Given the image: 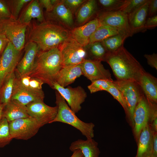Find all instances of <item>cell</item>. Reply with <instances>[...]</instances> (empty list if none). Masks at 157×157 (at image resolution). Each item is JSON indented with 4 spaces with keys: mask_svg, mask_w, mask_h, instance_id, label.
I'll list each match as a JSON object with an SVG mask.
<instances>
[{
    "mask_svg": "<svg viewBox=\"0 0 157 157\" xmlns=\"http://www.w3.org/2000/svg\"><path fill=\"white\" fill-rule=\"evenodd\" d=\"M9 40L6 36L2 34H0V56L6 48L9 42Z\"/></svg>",
    "mask_w": 157,
    "mask_h": 157,
    "instance_id": "7bdbcfd3",
    "label": "cell"
},
{
    "mask_svg": "<svg viewBox=\"0 0 157 157\" xmlns=\"http://www.w3.org/2000/svg\"><path fill=\"white\" fill-rule=\"evenodd\" d=\"M154 131L148 124L142 130L138 140V149L135 157H147L152 155Z\"/></svg>",
    "mask_w": 157,
    "mask_h": 157,
    "instance_id": "d6986e66",
    "label": "cell"
},
{
    "mask_svg": "<svg viewBox=\"0 0 157 157\" xmlns=\"http://www.w3.org/2000/svg\"><path fill=\"white\" fill-rule=\"evenodd\" d=\"M13 139L27 140L35 135L41 126L31 117L17 119L9 123Z\"/></svg>",
    "mask_w": 157,
    "mask_h": 157,
    "instance_id": "9c48e42d",
    "label": "cell"
},
{
    "mask_svg": "<svg viewBox=\"0 0 157 157\" xmlns=\"http://www.w3.org/2000/svg\"><path fill=\"white\" fill-rule=\"evenodd\" d=\"M24 53L18 62L15 72L19 76L28 75L34 65L39 50L37 44L27 42L24 47Z\"/></svg>",
    "mask_w": 157,
    "mask_h": 157,
    "instance_id": "2e32d148",
    "label": "cell"
},
{
    "mask_svg": "<svg viewBox=\"0 0 157 157\" xmlns=\"http://www.w3.org/2000/svg\"><path fill=\"white\" fill-rule=\"evenodd\" d=\"M1 56H0V59Z\"/></svg>",
    "mask_w": 157,
    "mask_h": 157,
    "instance_id": "816d5d0a",
    "label": "cell"
},
{
    "mask_svg": "<svg viewBox=\"0 0 157 157\" xmlns=\"http://www.w3.org/2000/svg\"><path fill=\"white\" fill-rule=\"evenodd\" d=\"M28 24L10 18L0 20V31L18 51L24 48L26 32Z\"/></svg>",
    "mask_w": 157,
    "mask_h": 157,
    "instance_id": "8992f818",
    "label": "cell"
},
{
    "mask_svg": "<svg viewBox=\"0 0 157 157\" xmlns=\"http://www.w3.org/2000/svg\"><path fill=\"white\" fill-rule=\"evenodd\" d=\"M151 110L150 101L144 94L139 101L133 115V132L137 141L142 129L149 123Z\"/></svg>",
    "mask_w": 157,
    "mask_h": 157,
    "instance_id": "5bb4252c",
    "label": "cell"
},
{
    "mask_svg": "<svg viewBox=\"0 0 157 157\" xmlns=\"http://www.w3.org/2000/svg\"><path fill=\"white\" fill-rule=\"evenodd\" d=\"M31 0H6L13 18L17 19L22 9Z\"/></svg>",
    "mask_w": 157,
    "mask_h": 157,
    "instance_id": "d6a6232c",
    "label": "cell"
},
{
    "mask_svg": "<svg viewBox=\"0 0 157 157\" xmlns=\"http://www.w3.org/2000/svg\"><path fill=\"white\" fill-rule=\"evenodd\" d=\"M118 80H132L138 83L145 70L140 63L124 47L109 53L106 60Z\"/></svg>",
    "mask_w": 157,
    "mask_h": 157,
    "instance_id": "7a4b0ae2",
    "label": "cell"
},
{
    "mask_svg": "<svg viewBox=\"0 0 157 157\" xmlns=\"http://www.w3.org/2000/svg\"><path fill=\"white\" fill-rule=\"evenodd\" d=\"M157 12V0H149L148 9V17L155 16Z\"/></svg>",
    "mask_w": 157,
    "mask_h": 157,
    "instance_id": "b9f144b4",
    "label": "cell"
},
{
    "mask_svg": "<svg viewBox=\"0 0 157 157\" xmlns=\"http://www.w3.org/2000/svg\"><path fill=\"white\" fill-rule=\"evenodd\" d=\"M84 47L87 53V59L105 62L109 53L101 42L90 43Z\"/></svg>",
    "mask_w": 157,
    "mask_h": 157,
    "instance_id": "4316f807",
    "label": "cell"
},
{
    "mask_svg": "<svg viewBox=\"0 0 157 157\" xmlns=\"http://www.w3.org/2000/svg\"><path fill=\"white\" fill-rule=\"evenodd\" d=\"M144 57L147 60L148 64L151 67L157 69V54L153 53L151 54H145Z\"/></svg>",
    "mask_w": 157,
    "mask_h": 157,
    "instance_id": "60d3db41",
    "label": "cell"
},
{
    "mask_svg": "<svg viewBox=\"0 0 157 157\" xmlns=\"http://www.w3.org/2000/svg\"><path fill=\"white\" fill-rule=\"evenodd\" d=\"M1 34V33H0V34Z\"/></svg>",
    "mask_w": 157,
    "mask_h": 157,
    "instance_id": "f907efd6",
    "label": "cell"
},
{
    "mask_svg": "<svg viewBox=\"0 0 157 157\" xmlns=\"http://www.w3.org/2000/svg\"><path fill=\"white\" fill-rule=\"evenodd\" d=\"M85 0H63L66 7L73 14L76 13L80 6L86 1Z\"/></svg>",
    "mask_w": 157,
    "mask_h": 157,
    "instance_id": "8d00e7d4",
    "label": "cell"
},
{
    "mask_svg": "<svg viewBox=\"0 0 157 157\" xmlns=\"http://www.w3.org/2000/svg\"><path fill=\"white\" fill-rule=\"evenodd\" d=\"M56 106L58 107L56 115L51 123L59 122L68 124L79 130L87 138H93L94 136L92 123H86L81 120L70 108L65 100L56 90Z\"/></svg>",
    "mask_w": 157,
    "mask_h": 157,
    "instance_id": "277c9868",
    "label": "cell"
},
{
    "mask_svg": "<svg viewBox=\"0 0 157 157\" xmlns=\"http://www.w3.org/2000/svg\"><path fill=\"white\" fill-rule=\"evenodd\" d=\"M29 117L26 106L11 101L4 106L3 110L2 117L5 118L9 123Z\"/></svg>",
    "mask_w": 157,
    "mask_h": 157,
    "instance_id": "d4e9b609",
    "label": "cell"
},
{
    "mask_svg": "<svg viewBox=\"0 0 157 157\" xmlns=\"http://www.w3.org/2000/svg\"><path fill=\"white\" fill-rule=\"evenodd\" d=\"M127 38L123 35L118 34L109 37L101 42L108 51L112 53L123 46L124 40Z\"/></svg>",
    "mask_w": 157,
    "mask_h": 157,
    "instance_id": "f546056e",
    "label": "cell"
},
{
    "mask_svg": "<svg viewBox=\"0 0 157 157\" xmlns=\"http://www.w3.org/2000/svg\"><path fill=\"white\" fill-rule=\"evenodd\" d=\"M96 17L101 25L110 26L127 38L133 35L129 24L128 15L121 10L99 12Z\"/></svg>",
    "mask_w": 157,
    "mask_h": 157,
    "instance_id": "ba28073f",
    "label": "cell"
},
{
    "mask_svg": "<svg viewBox=\"0 0 157 157\" xmlns=\"http://www.w3.org/2000/svg\"><path fill=\"white\" fill-rule=\"evenodd\" d=\"M70 157H84L81 150L77 149L73 151V153Z\"/></svg>",
    "mask_w": 157,
    "mask_h": 157,
    "instance_id": "7dc6e473",
    "label": "cell"
},
{
    "mask_svg": "<svg viewBox=\"0 0 157 157\" xmlns=\"http://www.w3.org/2000/svg\"><path fill=\"white\" fill-rule=\"evenodd\" d=\"M26 107L29 116L35 119L41 127L47 124L51 123L58 111L56 106H49L45 104L43 100L32 102Z\"/></svg>",
    "mask_w": 157,
    "mask_h": 157,
    "instance_id": "30bf717a",
    "label": "cell"
},
{
    "mask_svg": "<svg viewBox=\"0 0 157 157\" xmlns=\"http://www.w3.org/2000/svg\"><path fill=\"white\" fill-rule=\"evenodd\" d=\"M97 0H86L79 8L76 12L77 23L82 25L88 21L95 15H97L99 11Z\"/></svg>",
    "mask_w": 157,
    "mask_h": 157,
    "instance_id": "484cf974",
    "label": "cell"
},
{
    "mask_svg": "<svg viewBox=\"0 0 157 157\" xmlns=\"http://www.w3.org/2000/svg\"><path fill=\"white\" fill-rule=\"evenodd\" d=\"M44 83L42 81L38 78L31 77L29 88L35 90H42V86Z\"/></svg>",
    "mask_w": 157,
    "mask_h": 157,
    "instance_id": "f35d334b",
    "label": "cell"
},
{
    "mask_svg": "<svg viewBox=\"0 0 157 157\" xmlns=\"http://www.w3.org/2000/svg\"><path fill=\"white\" fill-rule=\"evenodd\" d=\"M21 53L9 42L0 59V88L6 77L15 71Z\"/></svg>",
    "mask_w": 157,
    "mask_h": 157,
    "instance_id": "4fadbf2b",
    "label": "cell"
},
{
    "mask_svg": "<svg viewBox=\"0 0 157 157\" xmlns=\"http://www.w3.org/2000/svg\"><path fill=\"white\" fill-rule=\"evenodd\" d=\"M10 18L13 17L10 11L6 0H0V20Z\"/></svg>",
    "mask_w": 157,
    "mask_h": 157,
    "instance_id": "74e56055",
    "label": "cell"
},
{
    "mask_svg": "<svg viewBox=\"0 0 157 157\" xmlns=\"http://www.w3.org/2000/svg\"><path fill=\"white\" fill-rule=\"evenodd\" d=\"M19 76L22 85L25 88H29V81L31 77L28 75H25L21 77Z\"/></svg>",
    "mask_w": 157,
    "mask_h": 157,
    "instance_id": "bcb514c9",
    "label": "cell"
},
{
    "mask_svg": "<svg viewBox=\"0 0 157 157\" xmlns=\"http://www.w3.org/2000/svg\"><path fill=\"white\" fill-rule=\"evenodd\" d=\"M81 64L63 67L57 76L55 82L63 87L73 83L76 78L83 75Z\"/></svg>",
    "mask_w": 157,
    "mask_h": 157,
    "instance_id": "7402d4cb",
    "label": "cell"
},
{
    "mask_svg": "<svg viewBox=\"0 0 157 157\" xmlns=\"http://www.w3.org/2000/svg\"><path fill=\"white\" fill-rule=\"evenodd\" d=\"M157 26V15H156L151 17H148L146 21L144 28L146 29H152Z\"/></svg>",
    "mask_w": 157,
    "mask_h": 157,
    "instance_id": "ab89813d",
    "label": "cell"
},
{
    "mask_svg": "<svg viewBox=\"0 0 157 157\" xmlns=\"http://www.w3.org/2000/svg\"><path fill=\"white\" fill-rule=\"evenodd\" d=\"M47 13L49 18L58 21L66 27L72 28L73 27V14L64 5L62 0H59L53 10Z\"/></svg>",
    "mask_w": 157,
    "mask_h": 157,
    "instance_id": "44dd1931",
    "label": "cell"
},
{
    "mask_svg": "<svg viewBox=\"0 0 157 157\" xmlns=\"http://www.w3.org/2000/svg\"><path fill=\"white\" fill-rule=\"evenodd\" d=\"M101 62L85 59L81 64L83 75L91 81L100 79L113 81L109 71L104 68Z\"/></svg>",
    "mask_w": 157,
    "mask_h": 157,
    "instance_id": "9a60e30c",
    "label": "cell"
},
{
    "mask_svg": "<svg viewBox=\"0 0 157 157\" xmlns=\"http://www.w3.org/2000/svg\"><path fill=\"white\" fill-rule=\"evenodd\" d=\"M119 34L115 29L105 25H101L90 37V43L101 42L111 36Z\"/></svg>",
    "mask_w": 157,
    "mask_h": 157,
    "instance_id": "f1b7e54d",
    "label": "cell"
},
{
    "mask_svg": "<svg viewBox=\"0 0 157 157\" xmlns=\"http://www.w3.org/2000/svg\"><path fill=\"white\" fill-rule=\"evenodd\" d=\"M149 0L128 15L129 24L133 35L145 31L144 24L148 16Z\"/></svg>",
    "mask_w": 157,
    "mask_h": 157,
    "instance_id": "ffe728a7",
    "label": "cell"
},
{
    "mask_svg": "<svg viewBox=\"0 0 157 157\" xmlns=\"http://www.w3.org/2000/svg\"><path fill=\"white\" fill-rule=\"evenodd\" d=\"M148 0H127L126 3L121 10L128 15L141 6Z\"/></svg>",
    "mask_w": 157,
    "mask_h": 157,
    "instance_id": "d590c367",
    "label": "cell"
},
{
    "mask_svg": "<svg viewBox=\"0 0 157 157\" xmlns=\"http://www.w3.org/2000/svg\"><path fill=\"white\" fill-rule=\"evenodd\" d=\"M138 83L148 99L157 103V78L145 71L140 76Z\"/></svg>",
    "mask_w": 157,
    "mask_h": 157,
    "instance_id": "603a6c76",
    "label": "cell"
},
{
    "mask_svg": "<svg viewBox=\"0 0 157 157\" xmlns=\"http://www.w3.org/2000/svg\"><path fill=\"white\" fill-rule=\"evenodd\" d=\"M107 92L110 93L114 99L119 102L123 108L127 115V110L124 98L120 91L115 85L113 82L111 85Z\"/></svg>",
    "mask_w": 157,
    "mask_h": 157,
    "instance_id": "e575fe53",
    "label": "cell"
},
{
    "mask_svg": "<svg viewBox=\"0 0 157 157\" xmlns=\"http://www.w3.org/2000/svg\"><path fill=\"white\" fill-rule=\"evenodd\" d=\"M100 25L98 19L96 17L84 24L72 29V37L81 45L85 47L90 42V37Z\"/></svg>",
    "mask_w": 157,
    "mask_h": 157,
    "instance_id": "e0dca14e",
    "label": "cell"
},
{
    "mask_svg": "<svg viewBox=\"0 0 157 157\" xmlns=\"http://www.w3.org/2000/svg\"><path fill=\"white\" fill-rule=\"evenodd\" d=\"M151 157H157V132H154L153 150Z\"/></svg>",
    "mask_w": 157,
    "mask_h": 157,
    "instance_id": "f6af8a7d",
    "label": "cell"
},
{
    "mask_svg": "<svg viewBox=\"0 0 157 157\" xmlns=\"http://www.w3.org/2000/svg\"><path fill=\"white\" fill-rule=\"evenodd\" d=\"M151 157V156H149V157Z\"/></svg>",
    "mask_w": 157,
    "mask_h": 157,
    "instance_id": "681fc988",
    "label": "cell"
},
{
    "mask_svg": "<svg viewBox=\"0 0 157 157\" xmlns=\"http://www.w3.org/2000/svg\"><path fill=\"white\" fill-rule=\"evenodd\" d=\"M51 88L55 90L61 94L70 108L75 113L81 109V105L87 97L86 92L81 86L75 88L69 86L65 88L55 82Z\"/></svg>",
    "mask_w": 157,
    "mask_h": 157,
    "instance_id": "8fae6325",
    "label": "cell"
},
{
    "mask_svg": "<svg viewBox=\"0 0 157 157\" xmlns=\"http://www.w3.org/2000/svg\"><path fill=\"white\" fill-rule=\"evenodd\" d=\"M98 143L92 138L86 140L78 139L72 143L69 149L73 152L77 149L81 150L84 157H99L100 151Z\"/></svg>",
    "mask_w": 157,
    "mask_h": 157,
    "instance_id": "cb8c5ba5",
    "label": "cell"
},
{
    "mask_svg": "<svg viewBox=\"0 0 157 157\" xmlns=\"http://www.w3.org/2000/svg\"><path fill=\"white\" fill-rule=\"evenodd\" d=\"M62 67L61 53L58 47L39 51L28 75L40 80L51 88Z\"/></svg>",
    "mask_w": 157,
    "mask_h": 157,
    "instance_id": "3957f363",
    "label": "cell"
},
{
    "mask_svg": "<svg viewBox=\"0 0 157 157\" xmlns=\"http://www.w3.org/2000/svg\"><path fill=\"white\" fill-rule=\"evenodd\" d=\"M27 42L38 45L39 51H45L58 47L72 37L70 31L61 25L50 20L28 25Z\"/></svg>",
    "mask_w": 157,
    "mask_h": 157,
    "instance_id": "6da1fadb",
    "label": "cell"
},
{
    "mask_svg": "<svg viewBox=\"0 0 157 157\" xmlns=\"http://www.w3.org/2000/svg\"><path fill=\"white\" fill-rule=\"evenodd\" d=\"M113 81L103 79L93 81H91V84L88 86V88L91 93L103 90L107 91Z\"/></svg>",
    "mask_w": 157,
    "mask_h": 157,
    "instance_id": "836d02e7",
    "label": "cell"
},
{
    "mask_svg": "<svg viewBox=\"0 0 157 157\" xmlns=\"http://www.w3.org/2000/svg\"><path fill=\"white\" fill-rule=\"evenodd\" d=\"M98 5L101 8L100 12L121 10L126 5L127 0H99Z\"/></svg>",
    "mask_w": 157,
    "mask_h": 157,
    "instance_id": "4dcf8cb0",
    "label": "cell"
},
{
    "mask_svg": "<svg viewBox=\"0 0 157 157\" xmlns=\"http://www.w3.org/2000/svg\"><path fill=\"white\" fill-rule=\"evenodd\" d=\"M15 74L10 101L24 106L34 101H44V95L42 90H34L24 87L21 84L19 76Z\"/></svg>",
    "mask_w": 157,
    "mask_h": 157,
    "instance_id": "7c38bea8",
    "label": "cell"
},
{
    "mask_svg": "<svg viewBox=\"0 0 157 157\" xmlns=\"http://www.w3.org/2000/svg\"><path fill=\"white\" fill-rule=\"evenodd\" d=\"M42 8H44L47 13H50L53 10L54 6L51 3V0H39Z\"/></svg>",
    "mask_w": 157,
    "mask_h": 157,
    "instance_id": "ee69618b",
    "label": "cell"
},
{
    "mask_svg": "<svg viewBox=\"0 0 157 157\" xmlns=\"http://www.w3.org/2000/svg\"><path fill=\"white\" fill-rule=\"evenodd\" d=\"M21 12L17 20L21 23L29 24L33 19L40 23L45 20L43 8L38 0H31Z\"/></svg>",
    "mask_w": 157,
    "mask_h": 157,
    "instance_id": "ac0fdd59",
    "label": "cell"
},
{
    "mask_svg": "<svg viewBox=\"0 0 157 157\" xmlns=\"http://www.w3.org/2000/svg\"><path fill=\"white\" fill-rule=\"evenodd\" d=\"M115 87L120 91L126 102L127 116L133 128V115L135 109L144 93L138 83L132 80L113 81Z\"/></svg>",
    "mask_w": 157,
    "mask_h": 157,
    "instance_id": "5b68a950",
    "label": "cell"
},
{
    "mask_svg": "<svg viewBox=\"0 0 157 157\" xmlns=\"http://www.w3.org/2000/svg\"><path fill=\"white\" fill-rule=\"evenodd\" d=\"M16 77L15 71L6 77L0 88V103L4 106L11 100Z\"/></svg>",
    "mask_w": 157,
    "mask_h": 157,
    "instance_id": "83f0119b",
    "label": "cell"
},
{
    "mask_svg": "<svg viewBox=\"0 0 157 157\" xmlns=\"http://www.w3.org/2000/svg\"><path fill=\"white\" fill-rule=\"evenodd\" d=\"M12 139L9 122L5 118L2 117L0 122V147L8 144Z\"/></svg>",
    "mask_w": 157,
    "mask_h": 157,
    "instance_id": "1f68e13d",
    "label": "cell"
},
{
    "mask_svg": "<svg viewBox=\"0 0 157 157\" xmlns=\"http://www.w3.org/2000/svg\"><path fill=\"white\" fill-rule=\"evenodd\" d=\"M58 48L61 53L62 67L80 64L87 59V53L84 47L78 43L72 37Z\"/></svg>",
    "mask_w": 157,
    "mask_h": 157,
    "instance_id": "52a82bcc",
    "label": "cell"
},
{
    "mask_svg": "<svg viewBox=\"0 0 157 157\" xmlns=\"http://www.w3.org/2000/svg\"><path fill=\"white\" fill-rule=\"evenodd\" d=\"M4 106L0 103V122L2 118L3 110Z\"/></svg>",
    "mask_w": 157,
    "mask_h": 157,
    "instance_id": "c3c4849f",
    "label": "cell"
}]
</instances>
